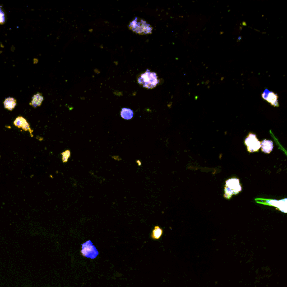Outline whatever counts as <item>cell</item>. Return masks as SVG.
<instances>
[{
    "label": "cell",
    "instance_id": "6da1fadb",
    "mask_svg": "<svg viewBox=\"0 0 287 287\" xmlns=\"http://www.w3.org/2000/svg\"><path fill=\"white\" fill-rule=\"evenodd\" d=\"M138 81L139 84L145 88L153 89L159 84L160 80L156 73L147 70L144 73L141 74L138 79Z\"/></svg>",
    "mask_w": 287,
    "mask_h": 287
},
{
    "label": "cell",
    "instance_id": "7a4b0ae2",
    "mask_svg": "<svg viewBox=\"0 0 287 287\" xmlns=\"http://www.w3.org/2000/svg\"><path fill=\"white\" fill-rule=\"evenodd\" d=\"M128 28L136 33L144 35L152 33L153 28L147 22L138 18H135L128 25Z\"/></svg>",
    "mask_w": 287,
    "mask_h": 287
},
{
    "label": "cell",
    "instance_id": "3957f363",
    "mask_svg": "<svg viewBox=\"0 0 287 287\" xmlns=\"http://www.w3.org/2000/svg\"><path fill=\"white\" fill-rule=\"evenodd\" d=\"M242 190L239 180L237 178H229L226 182L224 197L226 199L231 198L232 195H237Z\"/></svg>",
    "mask_w": 287,
    "mask_h": 287
},
{
    "label": "cell",
    "instance_id": "277c9868",
    "mask_svg": "<svg viewBox=\"0 0 287 287\" xmlns=\"http://www.w3.org/2000/svg\"><path fill=\"white\" fill-rule=\"evenodd\" d=\"M81 254L85 257L93 260L98 256L99 253L93 242L90 240H89L82 244Z\"/></svg>",
    "mask_w": 287,
    "mask_h": 287
},
{
    "label": "cell",
    "instance_id": "5b68a950",
    "mask_svg": "<svg viewBox=\"0 0 287 287\" xmlns=\"http://www.w3.org/2000/svg\"><path fill=\"white\" fill-rule=\"evenodd\" d=\"M244 144L249 153L258 152L261 148V143L257 138L256 135L251 132L245 139Z\"/></svg>",
    "mask_w": 287,
    "mask_h": 287
},
{
    "label": "cell",
    "instance_id": "8992f818",
    "mask_svg": "<svg viewBox=\"0 0 287 287\" xmlns=\"http://www.w3.org/2000/svg\"><path fill=\"white\" fill-rule=\"evenodd\" d=\"M262 97L264 100L269 102L274 107H279L278 95L274 92H271L268 89H265L262 94Z\"/></svg>",
    "mask_w": 287,
    "mask_h": 287
},
{
    "label": "cell",
    "instance_id": "52a82bcc",
    "mask_svg": "<svg viewBox=\"0 0 287 287\" xmlns=\"http://www.w3.org/2000/svg\"><path fill=\"white\" fill-rule=\"evenodd\" d=\"M274 148L273 141L265 139L261 143V149L263 153L270 154Z\"/></svg>",
    "mask_w": 287,
    "mask_h": 287
},
{
    "label": "cell",
    "instance_id": "ba28073f",
    "mask_svg": "<svg viewBox=\"0 0 287 287\" xmlns=\"http://www.w3.org/2000/svg\"><path fill=\"white\" fill-rule=\"evenodd\" d=\"M44 100L43 95L41 93H37L36 94L34 95L33 97L31 98V101L30 103V105L31 106L35 108L37 107H40Z\"/></svg>",
    "mask_w": 287,
    "mask_h": 287
},
{
    "label": "cell",
    "instance_id": "9c48e42d",
    "mask_svg": "<svg viewBox=\"0 0 287 287\" xmlns=\"http://www.w3.org/2000/svg\"><path fill=\"white\" fill-rule=\"evenodd\" d=\"M16 101L15 99L11 97L6 98L3 102V105L5 108L7 110L12 111L16 106Z\"/></svg>",
    "mask_w": 287,
    "mask_h": 287
},
{
    "label": "cell",
    "instance_id": "30bf717a",
    "mask_svg": "<svg viewBox=\"0 0 287 287\" xmlns=\"http://www.w3.org/2000/svg\"><path fill=\"white\" fill-rule=\"evenodd\" d=\"M163 233V230L160 227L156 226L154 227L153 231L150 235V237L153 240H158L161 238Z\"/></svg>",
    "mask_w": 287,
    "mask_h": 287
},
{
    "label": "cell",
    "instance_id": "8fae6325",
    "mask_svg": "<svg viewBox=\"0 0 287 287\" xmlns=\"http://www.w3.org/2000/svg\"><path fill=\"white\" fill-rule=\"evenodd\" d=\"M121 116L123 119L129 120V119H131L133 117L134 112L130 108H122L121 112Z\"/></svg>",
    "mask_w": 287,
    "mask_h": 287
},
{
    "label": "cell",
    "instance_id": "7c38bea8",
    "mask_svg": "<svg viewBox=\"0 0 287 287\" xmlns=\"http://www.w3.org/2000/svg\"><path fill=\"white\" fill-rule=\"evenodd\" d=\"M27 122V121L24 117H23L22 116H19L14 121V125L18 128H22V127Z\"/></svg>",
    "mask_w": 287,
    "mask_h": 287
},
{
    "label": "cell",
    "instance_id": "4fadbf2b",
    "mask_svg": "<svg viewBox=\"0 0 287 287\" xmlns=\"http://www.w3.org/2000/svg\"><path fill=\"white\" fill-rule=\"evenodd\" d=\"M70 151L69 150H67L61 153L62 155V160L64 163H66L68 161V159L70 157Z\"/></svg>",
    "mask_w": 287,
    "mask_h": 287
},
{
    "label": "cell",
    "instance_id": "5bb4252c",
    "mask_svg": "<svg viewBox=\"0 0 287 287\" xmlns=\"http://www.w3.org/2000/svg\"><path fill=\"white\" fill-rule=\"evenodd\" d=\"M22 128L23 130L25 131L29 132V133H30V134H31V138L33 137V131L31 129L30 125H29V123H28V122H27L25 123L24 125H23V126L22 127Z\"/></svg>",
    "mask_w": 287,
    "mask_h": 287
},
{
    "label": "cell",
    "instance_id": "9a60e30c",
    "mask_svg": "<svg viewBox=\"0 0 287 287\" xmlns=\"http://www.w3.org/2000/svg\"><path fill=\"white\" fill-rule=\"evenodd\" d=\"M5 23V14L0 8V24H3Z\"/></svg>",
    "mask_w": 287,
    "mask_h": 287
}]
</instances>
